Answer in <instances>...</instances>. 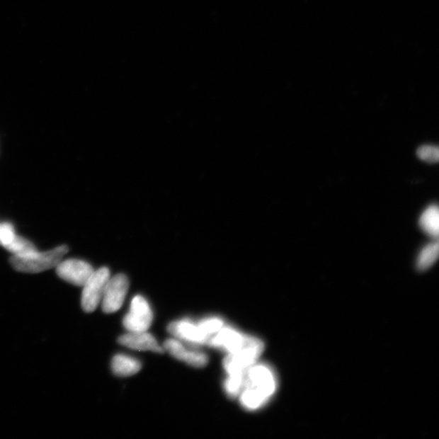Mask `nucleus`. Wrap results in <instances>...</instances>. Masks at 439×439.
<instances>
[{
  "label": "nucleus",
  "instance_id": "obj_19",
  "mask_svg": "<svg viewBox=\"0 0 439 439\" xmlns=\"http://www.w3.org/2000/svg\"><path fill=\"white\" fill-rule=\"evenodd\" d=\"M16 236L12 224L4 222L0 224V244L4 246L10 243Z\"/></svg>",
  "mask_w": 439,
  "mask_h": 439
},
{
  "label": "nucleus",
  "instance_id": "obj_9",
  "mask_svg": "<svg viewBox=\"0 0 439 439\" xmlns=\"http://www.w3.org/2000/svg\"><path fill=\"white\" fill-rule=\"evenodd\" d=\"M164 349L174 358L186 362L195 367H203L208 363L207 356L200 351L189 350L176 339H168L164 344Z\"/></svg>",
  "mask_w": 439,
  "mask_h": 439
},
{
  "label": "nucleus",
  "instance_id": "obj_13",
  "mask_svg": "<svg viewBox=\"0 0 439 439\" xmlns=\"http://www.w3.org/2000/svg\"><path fill=\"white\" fill-rule=\"evenodd\" d=\"M420 227L431 237L437 239L439 233V212L435 205L428 207L421 214L419 219Z\"/></svg>",
  "mask_w": 439,
  "mask_h": 439
},
{
  "label": "nucleus",
  "instance_id": "obj_2",
  "mask_svg": "<svg viewBox=\"0 0 439 439\" xmlns=\"http://www.w3.org/2000/svg\"><path fill=\"white\" fill-rule=\"evenodd\" d=\"M68 251V246L63 245L45 252L36 251L24 256H13L10 263L16 271L38 273L56 268Z\"/></svg>",
  "mask_w": 439,
  "mask_h": 439
},
{
  "label": "nucleus",
  "instance_id": "obj_12",
  "mask_svg": "<svg viewBox=\"0 0 439 439\" xmlns=\"http://www.w3.org/2000/svg\"><path fill=\"white\" fill-rule=\"evenodd\" d=\"M141 364L138 360L130 356L118 355L112 361V369L115 375L120 377H129L135 375L141 370Z\"/></svg>",
  "mask_w": 439,
  "mask_h": 439
},
{
  "label": "nucleus",
  "instance_id": "obj_18",
  "mask_svg": "<svg viewBox=\"0 0 439 439\" xmlns=\"http://www.w3.org/2000/svg\"><path fill=\"white\" fill-rule=\"evenodd\" d=\"M416 155L422 161L428 163H435L439 158L438 147L433 145L421 146L417 149Z\"/></svg>",
  "mask_w": 439,
  "mask_h": 439
},
{
  "label": "nucleus",
  "instance_id": "obj_1",
  "mask_svg": "<svg viewBox=\"0 0 439 439\" xmlns=\"http://www.w3.org/2000/svg\"><path fill=\"white\" fill-rule=\"evenodd\" d=\"M273 373L263 365H252L246 373V383L240 394V402L249 410L258 409L265 404L276 391Z\"/></svg>",
  "mask_w": 439,
  "mask_h": 439
},
{
  "label": "nucleus",
  "instance_id": "obj_14",
  "mask_svg": "<svg viewBox=\"0 0 439 439\" xmlns=\"http://www.w3.org/2000/svg\"><path fill=\"white\" fill-rule=\"evenodd\" d=\"M438 257V243H431L425 246L421 250V253L417 258L416 266L419 270H426L433 266Z\"/></svg>",
  "mask_w": 439,
  "mask_h": 439
},
{
  "label": "nucleus",
  "instance_id": "obj_4",
  "mask_svg": "<svg viewBox=\"0 0 439 439\" xmlns=\"http://www.w3.org/2000/svg\"><path fill=\"white\" fill-rule=\"evenodd\" d=\"M110 278L108 268L103 267L93 272L91 276L84 284L81 295L82 309L86 312H94L100 304L104 290Z\"/></svg>",
  "mask_w": 439,
  "mask_h": 439
},
{
  "label": "nucleus",
  "instance_id": "obj_10",
  "mask_svg": "<svg viewBox=\"0 0 439 439\" xmlns=\"http://www.w3.org/2000/svg\"><path fill=\"white\" fill-rule=\"evenodd\" d=\"M168 331L175 337L191 343L205 344L210 339V337L201 331L198 325L186 319L169 324Z\"/></svg>",
  "mask_w": 439,
  "mask_h": 439
},
{
  "label": "nucleus",
  "instance_id": "obj_6",
  "mask_svg": "<svg viewBox=\"0 0 439 439\" xmlns=\"http://www.w3.org/2000/svg\"><path fill=\"white\" fill-rule=\"evenodd\" d=\"M129 280L125 274L110 277L102 298V309L106 314H113L123 305L128 292Z\"/></svg>",
  "mask_w": 439,
  "mask_h": 439
},
{
  "label": "nucleus",
  "instance_id": "obj_11",
  "mask_svg": "<svg viewBox=\"0 0 439 439\" xmlns=\"http://www.w3.org/2000/svg\"><path fill=\"white\" fill-rule=\"evenodd\" d=\"M118 343L134 350H151L154 353H163L164 348L158 344L156 339L152 334L144 332H130L120 337Z\"/></svg>",
  "mask_w": 439,
  "mask_h": 439
},
{
  "label": "nucleus",
  "instance_id": "obj_16",
  "mask_svg": "<svg viewBox=\"0 0 439 439\" xmlns=\"http://www.w3.org/2000/svg\"><path fill=\"white\" fill-rule=\"evenodd\" d=\"M246 373L229 375L226 382H224V391L230 399L237 398L243 392L246 383Z\"/></svg>",
  "mask_w": 439,
  "mask_h": 439
},
{
  "label": "nucleus",
  "instance_id": "obj_15",
  "mask_svg": "<svg viewBox=\"0 0 439 439\" xmlns=\"http://www.w3.org/2000/svg\"><path fill=\"white\" fill-rule=\"evenodd\" d=\"M8 251L12 252L14 256H24L32 253L37 251L34 244L25 238L16 235L14 239L9 244L4 246Z\"/></svg>",
  "mask_w": 439,
  "mask_h": 439
},
{
  "label": "nucleus",
  "instance_id": "obj_5",
  "mask_svg": "<svg viewBox=\"0 0 439 439\" xmlns=\"http://www.w3.org/2000/svg\"><path fill=\"white\" fill-rule=\"evenodd\" d=\"M152 311L149 304L141 295L132 300L130 310L123 320V325L130 332H144L152 325Z\"/></svg>",
  "mask_w": 439,
  "mask_h": 439
},
{
  "label": "nucleus",
  "instance_id": "obj_3",
  "mask_svg": "<svg viewBox=\"0 0 439 439\" xmlns=\"http://www.w3.org/2000/svg\"><path fill=\"white\" fill-rule=\"evenodd\" d=\"M263 350V344L260 339L246 336L243 348L224 358V370L229 375H244L251 366L255 365Z\"/></svg>",
  "mask_w": 439,
  "mask_h": 439
},
{
  "label": "nucleus",
  "instance_id": "obj_17",
  "mask_svg": "<svg viewBox=\"0 0 439 439\" xmlns=\"http://www.w3.org/2000/svg\"><path fill=\"white\" fill-rule=\"evenodd\" d=\"M198 326L200 327L201 331L205 334L207 337L212 336V334L217 333L219 329L224 326V323L222 319L217 317L206 318L198 324Z\"/></svg>",
  "mask_w": 439,
  "mask_h": 439
},
{
  "label": "nucleus",
  "instance_id": "obj_7",
  "mask_svg": "<svg viewBox=\"0 0 439 439\" xmlns=\"http://www.w3.org/2000/svg\"><path fill=\"white\" fill-rule=\"evenodd\" d=\"M56 268L60 278L78 287H84L95 271L89 263L76 259L62 261Z\"/></svg>",
  "mask_w": 439,
  "mask_h": 439
},
{
  "label": "nucleus",
  "instance_id": "obj_8",
  "mask_svg": "<svg viewBox=\"0 0 439 439\" xmlns=\"http://www.w3.org/2000/svg\"><path fill=\"white\" fill-rule=\"evenodd\" d=\"M246 336L238 331L228 326H223L215 333V336L208 339L211 347L223 349L229 354L238 351L245 343Z\"/></svg>",
  "mask_w": 439,
  "mask_h": 439
}]
</instances>
